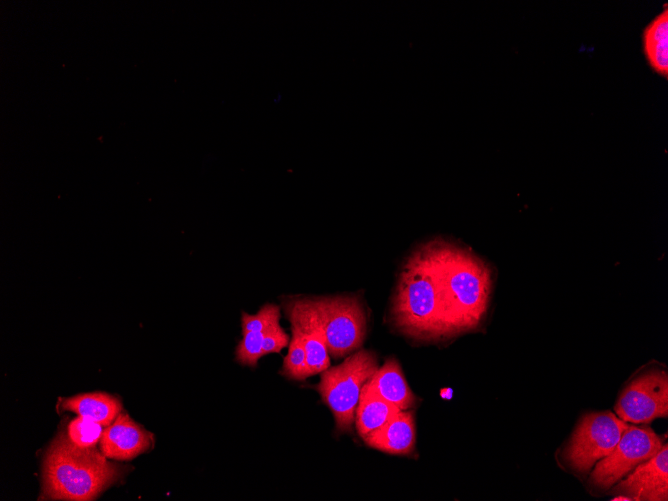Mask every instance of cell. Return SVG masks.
Returning a JSON list of instances; mask_svg holds the SVG:
<instances>
[{"label":"cell","instance_id":"obj_9","mask_svg":"<svg viewBox=\"0 0 668 501\" xmlns=\"http://www.w3.org/2000/svg\"><path fill=\"white\" fill-rule=\"evenodd\" d=\"M284 310L291 327L296 328L301 335L306 353L307 377L329 368L330 358L325 334L313 300L291 298L284 302Z\"/></svg>","mask_w":668,"mask_h":501},{"label":"cell","instance_id":"obj_16","mask_svg":"<svg viewBox=\"0 0 668 501\" xmlns=\"http://www.w3.org/2000/svg\"><path fill=\"white\" fill-rule=\"evenodd\" d=\"M367 382L361 390L355 412L356 429L362 438L381 427L400 411L395 405L378 396Z\"/></svg>","mask_w":668,"mask_h":501},{"label":"cell","instance_id":"obj_12","mask_svg":"<svg viewBox=\"0 0 668 501\" xmlns=\"http://www.w3.org/2000/svg\"><path fill=\"white\" fill-rule=\"evenodd\" d=\"M364 442L377 450L389 454H410L415 446V425L413 413L400 410L381 427L365 437Z\"/></svg>","mask_w":668,"mask_h":501},{"label":"cell","instance_id":"obj_4","mask_svg":"<svg viewBox=\"0 0 668 501\" xmlns=\"http://www.w3.org/2000/svg\"><path fill=\"white\" fill-rule=\"evenodd\" d=\"M378 368L374 353L359 350L341 364L321 372V380L315 387L330 408L338 431L352 430L361 390Z\"/></svg>","mask_w":668,"mask_h":501},{"label":"cell","instance_id":"obj_20","mask_svg":"<svg viewBox=\"0 0 668 501\" xmlns=\"http://www.w3.org/2000/svg\"><path fill=\"white\" fill-rule=\"evenodd\" d=\"M264 332H243V338L236 348V361L246 366H256L258 360L264 356L262 351Z\"/></svg>","mask_w":668,"mask_h":501},{"label":"cell","instance_id":"obj_13","mask_svg":"<svg viewBox=\"0 0 668 501\" xmlns=\"http://www.w3.org/2000/svg\"><path fill=\"white\" fill-rule=\"evenodd\" d=\"M367 384L378 396L400 410H409L416 404V397L410 390L400 365L394 358L386 360Z\"/></svg>","mask_w":668,"mask_h":501},{"label":"cell","instance_id":"obj_11","mask_svg":"<svg viewBox=\"0 0 668 501\" xmlns=\"http://www.w3.org/2000/svg\"><path fill=\"white\" fill-rule=\"evenodd\" d=\"M154 443L153 435L120 412L107 426L100 439L101 452L107 458L131 460L148 451Z\"/></svg>","mask_w":668,"mask_h":501},{"label":"cell","instance_id":"obj_21","mask_svg":"<svg viewBox=\"0 0 668 501\" xmlns=\"http://www.w3.org/2000/svg\"><path fill=\"white\" fill-rule=\"evenodd\" d=\"M289 336L279 325L273 326L264 332L262 351L263 355L279 353L289 344Z\"/></svg>","mask_w":668,"mask_h":501},{"label":"cell","instance_id":"obj_6","mask_svg":"<svg viewBox=\"0 0 668 501\" xmlns=\"http://www.w3.org/2000/svg\"><path fill=\"white\" fill-rule=\"evenodd\" d=\"M629 426L610 411L585 415L565 450L566 460L579 472H587L609 455Z\"/></svg>","mask_w":668,"mask_h":501},{"label":"cell","instance_id":"obj_17","mask_svg":"<svg viewBox=\"0 0 668 501\" xmlns=\"http://www.w3.org/2000/svg\"><path fill=\"white\" fill-rule=\"evenodd\" d=\"M291 329L292 337L281 373L288 379L303 380L307 378L306 353L299 331L294 327Z\"/></svg>","mask_w":668,"mask_h":501},{"label":"cell","instance_id":"obj_10","mask_svg":"<svg viewBox=\"0 0 668 501\" xmlns=\"http://www.w3.org/2000/svg\"><path fill=\"white\" fill-rule=\"evenodd\" d=\"M614 490L631 500H668V445L663 444L654 456L637 465Z\"/></svg>","mask_w":668,"mask_h":501},{"label":"cell","instance_id":"obj_8","mask_svg":"<svg viewBox=\"0 0 668 501\" xmlns=\"http://www.w3.org/2000/svg\"><path fill=\"white\" fill-rule=\"evenodd\" d=\"M616 415L625 422L648 423L668 415V376L653 369L634 378L621 392Z\"/></svg>","mask_w":668,"mask_h":501},{"label":"cell","instance_id":"obj_7","mask_svg":"<svg viewBox=\"0 0 668 501\" xmlns=\"http://www.w3.org/2000/svg\"><path fill=\"white\" fill-rule=\"evenodd\" d=\"M662 445V439L651 428L629 425L612 452L596 464L591 473L592 484L604 489L613 486L654 456Z\"/></svg>","mask_w":668,"mask_h":501},{"label":"cell","instance_id":"obj_14","mask_svg":"<svg viewBox=\"0 0 668 501\" xmlns=\"http://www.w3.org/2000/svg\"><path fill=\"white\" fill-rule=\"evenodd\" d=\"M643 52L649 66L658 74L668 75V9L661 10L642 31Z\"/></svg>","mask_w":668,"mask_h":501},{"label":"cell","instance_id":"obj_19","mask_svg":"<svg viewBox=\"0 0 668 501\" xmlns=\"http://www.w3.org/2000/svg\"><path fill=\"white\" fill-rule=\"evenodd\" d=\"M279 320L280 307L275 304H265L255 314H242V333L247 331L265 332L269 328L279 325Z\"/></svg>","mask_w":668,"mask_h":501},{"label":"cell","instance_id":"obj_15","mask_svg":"<svg viewBox=\"0 0 668 501\" xmlns=\"http://www.w3.org/2000/svg\"><path fill=\"white\" fill-rule=\"evenodd\" d=\"M61 406L65 410L73 411L79 416L93 420L102 426H109L122 409L120 401L106 393L77 395L64 399Z\"/></svg>","mask_w":668,"mask_h":501},{"label":"cell","instance_id":"obj_1","mask_svg":"<svg viewBox=\"0 0 668 501\" xmlns=\"http://www.w3.org/2000/svg\"><path fill=\"white\" fill-rule=\"evenodd\" d=\"M436 275L452 334L478 326L488 305L491 277L487 266L464 249L433 242L424 247Z\"/></svg>","mask_w":668,"mask_h":501},{"label":"cell","instance_id":"obj_18","mask_svg":"<svg viewBox=\"0 0 668 501\" xmlns=\"http://www.w3.org/2000/svg\"><path fill=\"white\" fill-rule=\"evenodd\" d=\"M103 430L102 425L78 416L72 420L68 426V438L78 447L92 448L101 439Z\"/></svg>","mask_w":668,"mask_h":501},{"label":"cell","instance_id":"obj_5","mask_svg":"<svg viewBox=\"0 0 668 501\" xmlns=\"http://www.w3.org/2000/svg\"><path fill=\"white\" fill-rule=\"evenodd\" d=\"M321 321L329 355L340 358L360 348L366 334V316L355 297L312 299Z\"/></svg>","mask_w":668,"mask_h":501},{"label":"cell","instance_id":"obj_2","mask_svg":"<svg viewBox=\"0 0 668 501\" xmlns=\"http://www.w3.org/2000/svg\"><path fill=\"white\" fill-rule=\"evenodd\" d=\"M93 448H82L64 434L47 450L43 463V495L52 500L89 501L112 485L121 468Z\"/></svg>","mask_w":668,"mask_h":501},{"label":"cell","instance_id":"obj_3","mask_svg":"<svg viewBox=\"0 0 668 501\" xmlns=\"http://www.w3.org/2000/svg\"><path fill=\"white\" fill-rule=\"evenodd\" d=\"M392 315L396 326L413 338L452 335L438 281L424 248L409 258L400 274Z\"/></svg>","mask_w":668,"mask_h":501}]
</instances>
